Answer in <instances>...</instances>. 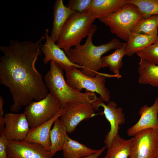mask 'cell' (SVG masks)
I'll list each match as a JSON object with an SVG mask.
<instances>
[{"label": "cell", "instance_id": "1", "mask_svg": "<svg viewBox=\"0 0 158 158\" xmlns=\"http://www.w3.org/2000/svg\"><path fill=\"white\" fill-rule=\"evenodd\" d=\"M43 35L35 42L11 40L7 46H0V82L8 87L13 104L11 111H19L22 106L45 98L49 93L42 76L35 66L41 52Z\"/></svg>", "mask_w": 158, "mask_h": 158}, {"label": "cell", "instance_id": "2", "mask_svg": "<svg viewBox=\"0 0 158 158\" xmlns=\"http://www.w3.org/2000/svg\"><path fill=\"white\" fill-rule=\"evenodd\" d=\"M97 29L96 25H93L85 43L70 49L66 53L71 62L82 66L81 71L91 77H95L99 69L107 67L102 60V55L112 49L120 48L123 43L115 38L107 43L94 45L92 37Z\"/></svg>", "mask_w": 158, "mask_h": 158}, {"label": "cell", "instance_id": "3", "mask_svg": "<svg viewBox=\"0 0 158 158\" xmlns=\"http://www.w3.org/2000/svg\"><path fill=\"white\" fill-rule=\"evenodd\" d=\"M49 63L50 68L45 75L44 82L49 93L62 107L70 102L92 104L97 99L95 93H83L72 88L64 78L63 69L53 61Z\"/></svg>", "mask_w": 158, "mask_h": 158}, {"label": "cell", "instance_id": "4", "mask_svg": "<svg viewBox=\"0 0 158 158\" xmlns=\"http://www.w3.org/2000/svg\"><path fill=\"white\" fill-rule=\"evenodd\" d=\"M95 19L87 11L81 13L75 12L65 23L56 44L66 53L72 47L80 44L83 38L90 33Z\"/></svg>", "mask_w": 158, "mask_h": 158}, {"label": "cell", "instance_id": "5", "mask_svg": "<svg viewBox=\"0 0 158 158\" xmlns=\"http://www.w3.org/2000/svg\"><path fill=\"white\" fill-rule=\"evenodd\" d=\"M143 18L135 5L127 3L116 11L99 20L109 27L111 33L127 42L133 27Z\"/></svg>", "mask_w": 158, "mask_h": 158}, {"label": "cell", "instance_id": "6", "mask_svg": "<svg viewBox=\"0 0 158 158\" xmlns=\"http://www.w3.org/2000/svg\"><path fill=\"white\" fill-rule=\"evenodd\" d=\"M78 68L71 66L64 69L66 81L73 89L81 92L83 89L86 91L96 92L100 96L99 98L103 102L108 103L110 100V92L105 86L106 77H120L115 75H109L99 72L94 77L84 74Z\"/></svg>", "mask_w": 158, "mask_h": 158}, {"label": "cell", "instance_id": "7", "mask_svg": "<svg viewBox=\"0 0 158 158\" xmlns=\"http://www.w3.org/2000/svg\"><path fill=\"white\" fill-rule=\"evenodd\" d=\"M62 107L49 92L43 99L32 101L26 106L25 114L30 128L35 127L53 118Z\"/></svg>", "mask_w": 158, "mask_h": 158}, {"label": "cell", "instance_id": "8", "mask_svg": "<svg viewBox=\"0 0 158 158\" xmlns=\"http://www.w3.org/2000/svg\"><path fill=\"white\" fill-rule=\"evenodd\" d=\"M133 137L129 158H156L158 152V129L149 128Z\"/></svg>", "mask_w": 158, "mask_h": 158}, {"label": "cell", "instance_id": "9", "mask_svg": "<svg viewBox=\"0 0 158 158\" xmlns=\"http://www.w3.org/2000/svg\"><path fill=\"white\" fill-rule=\"evenodd\" d=\"M63 108L64 112L60 119L68 133L74 131L77 125L83 120L97 115L92 104L70 102Z\"/></svg>", "mask_w": 158, "mask_h": 158}, {"label": "cell", "instance_id": "10", "mask_svg": "<svg viewBox=\"0 0 158 158\" xmlns=\"http://www.w3.org/2000/svg\"><path fill=\"white\" fill-rule=\"evenodd\" d=\"M92 105L95 110H98L100 107L103 108L104 111L101 113L105 115L110 123V129L104 141L107 148L111 145L114 137L118 134L119 126L125 122L123 109L121 107H117V104L114 101H110L106 104L99 97Z\"/></svg>", "mask_w": 158, "mask_h": 158}, {"label": "cell", "instance_id": "11", "mask_svg": "<svg viewBox=\"0 0 158 158\" xmlns=\"http://www.w3.org/2000/svg\"><path fill=\"white\" fill-rule=\"evenodd\" d=\"M7 155L13 158H52L50 151L38 144L22 140L8 141Z\"/></svg>", "mask_w": 158, "mask_h": 158}, {"label": "cell", "instance_id": "12", "mask_svg": "<svg viewBox=\"0 0 158 158\" xmlns=\"http://www.w3.org/2000/svg\"><path fill=\"white\" fill-rule=\"evenodd\" d=\"M4 133L8 140H24L30 129L25 114L10 113L4 115Z\"/></svg>", "mask_w": 158, "mask_h": 158}, {"label": "cell", "instance_id": "13", "mask_svg": "<svg viewBox=\"0 0 158 158\" xmlns=\"http://www.w3.org/2000/svg\"><path fill=\"white\" fill-rule=\"evenodd\" d=\"M49 30L47 29L44 33L46 42L41 45V52L44 54L43 63L46 65L51 61L54 62L59 67L65 69L71 66L81 69L83 67L71 62L64 51L60 48L52 39L49 34Z\"/></svg>", "mask_w": 158, "mask_h": 158}, {"label": "cell", "instance_id": "14", "mask_svg": "<svg viewBox=\"0 0 158 158\" xmlns=\"http://www.w3.org/2000/svg\"><path fill=\"white\" fill-rule=\"evenodd\" d=\"M140 118L137 122L127 130L129 136H134L138 132L149 128L158 129V97L150 106L144 104L139 112Z\"/></svg>", "mask_w": 158, "mask_h": 158}, {"label": "cell", "instance_id": "15", "mask_svg": "<svg viewBox=\"0 0 158 158\" xmlns=\"http://www.w3.org/2000/svg\"><path fill=\"white\" fill-rule=\"evenodd\" d=\"M63 112V108L61 107L52 118L35 127L30 128L23 140L27 142L41 145L49 151L51 147L50 133L51 128L55 121L62 115Z\"/></svg>", "mask_w": 158, "mask_h": 158}, {"label": "cell", "instance_id": "16", "mask_svg": "<svg viewBox=\"0 0 158 158\" xmlns=\"http://www.w3.org/2000/svg\"><path fill=\"white\" fill-rule=\"evenodd\" d=\"M75 12L65 6L63 0H56L53 7V20L50 36L56 42L61 31L69 17Z\"/></svg>", "mask_w": 158, "mask_h": 158}, {"label": "cell", "instance_id": "17", "mask_svg": "<svg viewBox=\"0 0 158 158\" xmlns=\"http://www.w3.org/2000/svg\"><path fill=\"white\" fill-rule=\"evenodd\" d=\"M127 3V0H92L86 11L96 19H99L116 11Z\"/></svg>", "mask_w": 158, "mask_h": 158}, {"label": "cell", "instance_id": "18", "mask_svg": "<svg viewBox=\"0 0 158 158\" xmlns=\"http://www.w3.org/2000/svg\"><path fill=\"white\" fill-rule=\"evenodd\" d=\"M98 150L93 149L73 140L67 134L62 150L64 158H81L92 155Z\"/></svg>", "mask_w": 158, "mask_h": 158}, {"label": "cell", "instance_id": "19", "mask_svg": "<svg viewBox=\"0 0 158 158\" xmlns=\"http://www.w3.org/2000/svg\"><path fill=\"white\" fill-rule=\"evenodd\" d=\"M158 38V35H149L131 33L127 42L125 55L132 56L135 53L154 43Z\"/></svg>", "mask_w": 158, "mask_h": 158}, {"label": "cell", "instance_id": "20", "mask_svg": "<svg viewBox=\"0 0 158 158\" xmlns=\"http://www.w3.org/2000/svg\"><path fill=\"white\" fill-rule=\"evenodd\" d=\"M139 66L138 72L139 84L158 87V65L140 59Z\"/></svg>", "mask_w": 158, "mask_h": 158}, {"label": "cell", "instance_id": "21", "mask_svg": "<svg viewBox=\"0 0 158 158\" xmlns=\"http://www.w3.org/2000/svg\"><path fill=\"white\" fill-rule=\"evenodd\" d=\"M133 140V137L128 140L123 139L118 134L107 148V153L104 158H129Z\"/></svg>", "mask_w": 158, "mask_h": 158}, {"label": "cell", "instance_id": "22", "mask_svg": "<svg viewBox=\"0 0 158 158\" xmlns=\"http://www.w3.org/2000/svg\"><path fill=\"white\" fill-rule=\"evenodd\" d=\"M54 124L50 133L51 147L49 151L52 157L57 152L62 150L67 134L66 128L59 118L55 121Z\"/></svg>", "mask_w": 158, "mask_h": 158}, {"label": "cell", "instance_id": "23", "mask_svg": "<svg viewBox=\"0 0 158 158\" xmlns=\"http://www.w3.org/2000/svg\"><path fill=\"white\" fill-rule=\"evenodd\" d=\"M126 49V43H123L121 47L115 49L113 53L101 58L103 63L109 67L114 75L121 76L119 71L123 65L122 58L125 55Z\"/></svg>", "mask_w": 158, "mask_h": 158}, {"label": "cell", "instance_id": "24", "mask_svg": "<svg viewBox=\"0 0 158 158\" xmlns=\"http://www.w3.org/2000/svg\"><path fill=\"white\" fill-rule=\"evenodd\" d=\"M158 15L152 16L139 20L132 29L131 33L156 35L157 34Z\"/></svg>", "mask_w": 158, "mask_h": 158}, {"label": "cell", "instance_id": "25", "mask_svg": "<svg viewBox=\"0 0 158 158\" xmlns=\"http://www.w3.org/2000/svg\"><path fill=\"white\" fill-rule=\"evenodd\" d=\"M135 5L144 18L158 15V0H127Z\"/></svg>", "mask_w": 158, "mask_h": 158}, {"label": "cell", "instance_id": "26", "mask_svg": "<svg viewBox=\"0 0 158 158\" xmlns=\"http://www.w3.org/2000/svg\"><path fill=\"white\" fill-rule=\"evenodd\" d=\"M136 53L140 59L158 65V38L154 43Z\"/></svg>", "mask_w": 158, "mask_h": 158}, {"label": "cell", "instance_id": "27", "mask_svg": "<svg viewBox=\"0 0 158 158\" xmlns=\"http://www.w3.org/2000/svg\"><path fill=\"white\" fill-rule=\"evenodd\" d=\"M92 0H70L67 6L75 12L81 13L87 9Z\"/></svg>", "mask_w": 158, "mask_h": 158}, {"label": "cell", "instance_id": "28", "mask_svg": "<svg viewBox=\"0 0 158 158\" xmlns=\"http://www.w3.org/2000/svg\"><path fill=\"white\" fill-rule=\"evenodd\" d=\"M8 140L4 131L0 132V158H7V147Z\"/></svg>", "mask_w": 158, "mask_h": 158}, {"label": "cell", "instance_id": "29", "mask_svg": "<svg viewBox=\"0 0 158 158\" xmlns=\"http://www.w3.org/2000/svg\"><path fill=\"white\" fill-rule=\"evenodd\" d=\"M4 101L2 96H0V132L4 131L5 127L4 121V111L3 109Z\"/></svg>", "mask_w": 158, "mask_h": 158}, {"label": "cell", "instance_id": "30", "mask_svg": "<svg viewBox=\"0 0 158 158\" xmlns=\"http://www.w3.org/2000/svg\"><path fill=\"white\" fill-rule=\"evenodd\" d=\"M107 148L106 146L102 147L93 154L90 156L83 157L81 158H98L100 156L103 152Z\"/></svg>", "mask_w": 158, "mask_h": 158}, {"label": "cell", "instance_id": "31", "mask_svg": "<svg viewBox=\"0 0 158 158\" xmlns=\"http://www.w3.org/2000/svg\"><path fill=\"white\" fill-rule=\"evenodd\" d=\"M7 158H12V157H11L10 156H8Z\"/></svg>", "mask_w": 158, "mask_h": 158}, {"label": "cell", "instance_id": "32", "mask_svg": "<svg viewBox=\"0 0 158 158\" xmlns=\"http://www.w3.org/2000/svg\"><path fill=\"white\" fill-rule=\"evenodd\" d=\"M156 158H158V152L157 155V156Z\"/></svg>", "mask_w": 158, "mask_h": 158}, {"label": "cell", "instance_id": "33", "mask_svg": "<svg viewBox=\"0 0 158 158\" xmlns=\"http://www.w3.org/2000/svg\"></svg>", "mask_w": 158, "mask_h": 158}]
</instances>
